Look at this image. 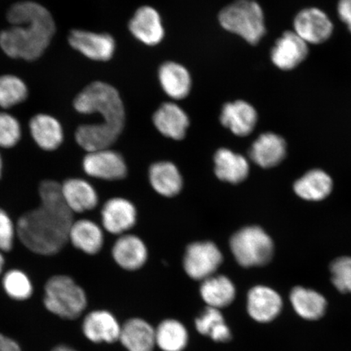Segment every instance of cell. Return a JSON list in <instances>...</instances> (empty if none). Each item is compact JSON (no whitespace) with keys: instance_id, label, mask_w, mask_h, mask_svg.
<instances>
[{"instance_id":"1","label":"cell","mask_w":351,"mask_h":351,"mask_svg":"<svg viewBox=\"0 0 351 351\" xmlns=\"http://www.w3.org/2000/svg\"><path fill=\"white\" fill-rule=\"evenodd\" d=\"M38 192L40 205L20 217L17 237L30 252L54 256L69 241L73 213L65 204L59 182L46 180L41 182Z\"/></svg>"},{"instance_id":"2","label":"cell","mask_w":351,"mask_h":351,"mask_svg":"<svg viewBox=\"0 0 351 351\" xmlns=\"http://www.w3.org/2000/svg\"><path fill=\"white\" fill-rule=\"evenodd\" d=\"M73 108L82 115L99 114L102 123L78 126L77 143L87 152L110 148L124 130L125 112L119 92L104 82L90 83L73 100Z\"/></svg>"},{"instance_id":"3","label":"cell","mask_w":351,"mask_h":351,"mask_svg":"<svg viewBox=\"0 0 351 351\" xmlns=\"http://www.w3.org/2000/svg\"><path fill=\"white\" fill-rule=\"evenodd\" d=\"M10 27L0 32V48L12 59L33 62L41 58L56 32L51 13L34 1L17 2L7 12Z\"/></svg>"},{"instance_id":"4","label":"cell","mask_w":351,"mask_h":351,"mask_svg":"<svg viewBox=\"0 0 351 351\" xmlns=\"http://www.w3.org/2000/svg\"><path fill=\"white\" fill-rule=\"evenodd\" d=\"M222 28L256 45L266 34L265 14L254 0H235L219 13Z\"/></svg>"},{"instance_id":"5","label":"cell","mask_w":351,"mask_h":351,"mask_svg":"<svg viewBox=\"0 0 351 351\" xmlns=\"http://www.w3.org/2000/svg\"><path fill=\"white\" fill-rule=\"evenodd\" d=\"M44 289V306L56 317L75 319L86 309L87 298L84 289L69 276H52Z\"/></svg>"},{"instance_id":"6","label":"cell","mask_w":351,"mask_h":351,"mask_svg":"<svg viewBox=\"0 0 351 351\" xmlns=\"http://www.w3.org/2000/svg\"><path fill=\"white\" fill-rule=\"evenodd\" d=\"M230 249L237 262L244 267L266 265L273 257V240L261 227L249 226L235 232Z\"/></svg>"},{"instance_id":"7","label":"cell","mask_w":351,"mask_h":351,"mask_svg":"<svg viewBox=\"0 0 351 351\" xmlns=\"http://www.w3.org/2000/svg\"><path fill=\"white\" fill-rule=\"evenodd\" d=\"M222 261V253L216 245L210 241H199L187 247L183 265L191 278L203 282L216 273Z\"/></svg>"},{"instance_id":"8","label":"cell","mask_w":351,"mask_h":351,"mask_svg":"<svg viewBox=\"0 0 351 351\" xmlns=\"http://www.w3.org/2000/svg\"><path fill=\"white\" fill-rule=\"evenodd\" d=\"M69 46L86 58L105 62L112 58L116 42L112 35L84 29H73L68 36Z\"/></svg>"},{"instance_id":"9","label":"cell","mask_w":351,"mask_h":351,"mask_svg":"<svg viewBox=\"0 0 351 351\" xmlns=\"http://www.w3.org/2000/svg\"><path fill=\"white\" fill-rule=\"evenodd\" d=\"M82 168L90 177L107 181L124 178L127 174L124 159L110 148L87 152L83 158Z\"/></svg>"},{"instance_id":"10","label":"cell","mask_w":351,"mask_h":351,"mask_svg":"<svg viewBox=\"0 0 351 351\" xmlns=\"http://www.w3.org/2000/svg\"><path fill=\"white\" fill-rule=\"evenodd\" d=\"M293 29L307 44H320L331 37L333 24L326 13L319 8H306L295 16Z\"/></svg>"},{"instance_id":"11","label":"cell","mask_w":351,"mask_h":351,"mask_svg":"<svg viewBox=\"0 0 351 351\" xmlns=\"http://www.w3.org/2000/svg\"><path fill=\"white\" fill-rule=\"evenodd\" d=\"M308 53V44L295 32H287L271 48V60L276 67L289 71L304 62Z\"/></svg>"},{"instance_id":"12","label":"cell","mask_w":351,"mask_h":351,"mask_svg":"<svg viewBox=\"0 0 351 351\" xmlns=\"http://www.w3.org/2000/svg\"><path fill=\"white\" fill-rule=\"evenodd\" d=\"M130 32L147 46H156L165 37L160 13L151 6H143L135 12L129 23Z\"/></svg>"},{"instance_id":"13","label":"cell","mask_w":351,"mask_h":351,"mask_svg":"<svg viewBox=\"0 0 351 351\" xmlns=\"http://www.w3.org/2000/svg\"><path fill=\"white\" fill-rule=\"evenodd\" d=\"M219 120L232 134L239 137H245L256 128L258 113L247 101L236 100L223 105Z\"/></svg>"},{"instance_id":"14","label":"cell","mask_w":351,"mask_h":351,"mask_svg":"<svg viewBox=\"0 0 351 351\" xmlns=\"http://www.w3.org/2000/svg\"><path fill=\"white\" fill-rule=\"evenodd\" d=\"M282 298L269 287L257 285L248 293V314L258 323L273 322L282 311Z\"/></svg>"},{"instance_id":"15","label":"cell","mask_w":351,"mask_h":351,"mask_svg":"<svg viewBox=\"0 0 351 351\" xmlns=\"http://www.w3.org/2000/svg\"><path fill=\"white\" fill-rule=\"evenodd\" d=\"M82 332L94 343H113L119 340L121 326L108 311L97 310L88 314L82 322Z\"/></svg>"},{"instance_id":"16","label":"cell","mask_w":351,"mask_h":351,"mask_svg":"<svg viewBox=\"0 0 351 351\" xmlns=\"http://www.w3.org/2000/svg\"><path fill=\"white\" fill-rule=\"evenodd\" d=\"M30 135L35 144L42 150L54 152L64 143L62 125L55 117L38 113L29 123Z\"/></svg>"},{"instance_id":"17","label":"cell","mask_w":351,"mask_h":351,"mask_svg":"<svg viewBox=\"0 0 351 351\" xmlns=\"http://www.w3.org/2000/svg\"><path fill=\"white\" fill-rule=\"evenodd\" d=\"M101 218L105 230L112 234H121L135 225L137 212L131 202L114 197L104 204Z\"/></svg>"},{"instance_id":"18","label":"cell","mask_w":351,"mask_h":351,"mask_svg":"<svg viewBox=\"0 0 351 351\" xmlns=\"http://www.w3.org/2000/svg\"><path fill=\"white\" fill-rule=\"evenodd\" d=\"M154 125L161 134L173 140L186 137L190 120L184 110L174 103H165L153 115Z\"/></svg>"},{"instance_id":"19","label":"cell","mask_w":351,"mask_h":351,"mask_svg":"<svg viewBox=\"0 0 351 351\" xmlns=\"http://www.w3.org/2000/svg\"><path fill=\"white\" fill-rule=\"evenodd\" d=\"M60 186L65 204L73 213H85L95 209L97 206V192L85 180L69 178Z\"/></svg>"},{"instance_id":"20","label":"cell","mask_w":351,"mask_h":351,"mask_svg":"<svg viewBox=\"0 0 351 351\" xmlns=\"http://www.w3.org/2000/svg\"><path fill=\"white\" fill-rule=\"evenodd\" d=\"M287 155V143L280 136L265 133L260 136L250 149L252 160L262 168L269 169L278 165Z\"/></svg>"},{"instance_id":"21","label":"cell","mask_w":351,"mask_h":351,"mask_svg":"<svg viewBox=\"0 0 351 351\" xmlns=\"http://www.w3.org/2000/svg\"><path fill=\"white\" fill-rule=\"evenodd\" d=\"M158 76L162 89L170 98L181 100L186 99L190 94L191 77L183 65L168 61L161 64Z\"/></svg>"},{"instance_id":"22","label":"cell","mask_w":351,"mask_h":351,"mask_svg":"<svg viewBox=\"0 0 351 351\" xmlns=\"http://www.w3.org/2000/svg\"><path fill=\"white\" fill-rule=\"evenodd\" d=\"M119 341L128 351H153L156 346V329L146 320L130 319L121 326Z\"/></svg>"},{"instance_id":"23","label":"cell","mask_w":351,"mask_h":351,"mask_svg":"<svg viewBox=\"0 0 351 351\" xmlns=\"http://www.w3.org/2000/svg\"><path fill=\"white\" fill-rule=\"evenodd\" d=\"M112 256L122 269L137 270L146 263L147 250L143 241L137 236L123 235L113 245Z\"/></svg>"},{"instance_id":"24","label":"cell","mask_w":351,"mask_h":351,"mask_svg":"<svg viewBox=\"0 0 351 351\" xmlns=\"http://www.w3.org/2000/svg\"><path fill=\"white\" fill-rule=\"evenodd\" d=\"M69 241L74 247L87 254H98L104 241V232L97 223L90 219L73 221L70 228Z\"/></svg>"},{"instance_id":"25","label":"cell","mask_w":351,"mask_h":351,"mask_svg":"<svg viewBox=\"0 0 351 351\" xmlns=\"http://www.w3.org/2000/svg\"><path fill=\"white\" fill-rule=\"evenodd\" d=\"M215 173L221 181L239 184L248 177L250 167L247 160L227 148L215 154Z\"/></svg>"},{"instance_id":"26","label":"cell","mask_w":351,"mask_h":351,"mask_svg":"<svg viewBox=\"0 0 351 351\" xmlns=\"http://www.w3.org/2000/svg\"><path fill=\"white\" fill-rule=\"evenodd\" d=\"M200 295L208 306L221 310L234 302V283L225 276H212L202 282Z\"/></svg>"},{"instance_id":"27","label":"cell","mask_w":351,"mask_h":351,"mask_svg":"<svg viewBox=\"0 0 351 351\" xmlns=\"http://www.w3.org/2000/svg\"><path fill=\"white\" fill-rule=\"evenodd\" d=\"M151 185L158 194L173 197L182 191L183 181L181 173L171 162H158L149 171Z\"/></svg>"},{"instance_id":"28","label":"cell","mask_w":351,"mask_h":351,"mask_svg":"<svg viewBox=\"0 0 351 351\" xmlns=\"http://www.w3.org/2000/svg\"><path fill=\"white\" fill-rule=\"evenodd\" d=\"M289 300L295 313L302 319L317 320L326 313V298L313 289L302 287L293 288Z\"/></svg>"},{"instance_id":"29","label":"cell","mask_w":351,"mask_h":351,"mask_svg":"<svg viewBox=\"0 0 351 351\" xmlns=\"http://www.w3.org/2000/svg\"><path fill=\"white\" fill-rule=\"evenodd\" d=\"M298 196L305 200L319 201L330 194L332 181L322 170L309 171L304 177L298 179L293 186Z\"/></svg>"},{"instance_id":"30","label":"cell","mask_w":351,"mask_h":351,"mask_svg":"<svg viewBox=\"0 0 351 351\" xmlns=\"http://www.w3.org/2000/svg\"><path fill=\"white\" fill-rule=\"evenodd\" d=\"M195 328L200 335L209 337L219 343H226L232 339L230 328L228 326L221 310L208 306L195 319Z\"/></svg>"},{"instance_id":"31","label":"cell","mask_w":351,"mask_h":351,"mask_svg":"<svg viewBox=\"0 0 351 351\" xmlns=\"http://www.w3.org/2000/svg\"><path fill=\"white\" fill-rule=\"evenodd\" d=\"M188 341L186 328L177 319H165L156 328V343L161 350L183 351Z\"/></svg>"},{"instance_id":"32","label":"cell","mask_w":351,"mask_h":351,"mask_svg":"<svg viewBox=\"0 0 351 351\" xmlns=\"http://www.w3.org/2000/svg\"><path fill=\"white\" fill-rule=\"evenodd\" d=\"M29 89L22 79L13 74L0 76V108L10 109L25 102Z\"/></svg>"},{"instance_id":"33","label":"cell","mask_w":351,"mask_h":351,"mask_svg":"<svg viewBox=\"0 0 351 351\" xmlns=\"http://www.w3.org/2000/svg\"><path fill=\"white\" fill-rule=\"evenodd\" d=\"M2 285L4 291L12 300H27L33 295V284L23 271L19 269L8 271L3 276Z\"/></svg>"},{"instance_id":"34","label":"cell","mask_w":351,"mask_h":351,"mask_svg":"<svg viewBox=\"0 0 351 351\" xmlns=\"http://www.w3.org/2000/svg\"><path fill=\"white\" fill-rule=\"evenodd\" d=\"M21 136L19 121L10 113L0 112V148L14 147L21 141Z\"/></svg>"},{"instance_id":"35","label":"cell","mask_w":351,"mask_h":351,"mask_svg":"<svg viewBox=\"0 0 351 351\" xmlns=\"http://www.w3.org/2000/svg\"><path fill=\"white\" fill-rule=\"evenodd\" d=\"M332 282L341 293H351V258H337L331 265Z\"/></svg>"},{"instance_id":"36","label":"cell","mask_w":351,"mask_h":351,"mask_svg":"<svg viewBox=\"0 0 351 351\" xmlns=\"http://www.w3.org/2000/svg\"><path fill=\"white\" fill-rule=\"evenodd\" d=\"M17 236L16 226L5 210L0 208V251L10 252Z\"/></svg>"},{"instance_id":"37","label":"cell","mask_w":351,"mask_h":351,"mask_svg":"<svg viewBox=\"0 0 351 351\" xmlns=\"http://www.w3.org/2000/svg\"><path fill=\"white\" fill-rule=\"evenodd\" d=\"M337 14L351 33V0H339L337 3Z\"/></svg>"},{"instance_id":"38","label":"cell","mask_w":351,"mask_h":351,"mask_svg":"<svg viewBox=\"0 0 351 351\" xmlns=\"http://www.w3.org/2000/svg\"><path fill=\"white\" fill-rule=\"evenodd\" d=\"M0 351H21V349L15 340L0 333Z\"/></svg>"},{"instance_id":"39","label":"cell","mask_w":351,"mask_h":351,"mask_svg":"<svg viewBox=\"0 0 351 351\" xmlns=\"http://www.w3.org/2000/svg\"><path fill=\"white\" fill-rule=\"evenodd\" d=\"M51 351H77V350H74L72 348H70V346L62 345V346H57L56 348H55Z\"/></svg>"},{"instance_id":"40","label":"cell","mask_w":351,"mask_h":351,"mask_svg":"<svg viewBox=\"0 0 351 351\" xmlns=\"http://www.w3.org/2000/svg\"><path fill=\"white\" fill-rule=\"evenodd\" d=\"M4 263H5V258H4L3 252L0 251V274H2Z\"/></svg>"},{"instance_id":"41","label":"cell","mask_w":351,"mask_h":351,"mask_svg":"<svg viewBox=\"0 0 351 351\" xmlns=\"http://www.w3.org/2000/svg\"><path fill=\"white\" fill-rule=\"evenodd\" d=\"M3 172V159L1 155H0V178H1Z\"/></svg>"}]
</instances>
